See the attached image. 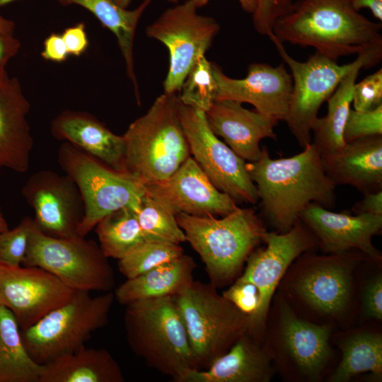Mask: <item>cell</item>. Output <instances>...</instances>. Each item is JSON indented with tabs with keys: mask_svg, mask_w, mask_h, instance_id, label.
<instances>
[{
	"mask_svg": "<svg viewBox=\"0 0 382 382\" xmlns=\"http://www.w3.org/2000/svg\"><path fill=\"white\" fill-rule=\"evenodd\" d=\"M303 149L274 159L262 146L260 158L246 163L262 215L272 231H289L311 204L328 209L335 205L336 186L327 175L318 151L312 143Z\"/></svg>",
	"mask_w": 382,
	"mask_h": 382,
	"instance_id": "cell-1",
	"label": "cell"
},
{
	"mask_svg": "<svg viewBox=\"0 0 382 382\" xmlns=\"http://www.w3.org/2000/svg\"><path fill=\"white\" fill-rule=\"evenodd\" d=\"M381 28L356 11L350 0H298L275 22L270 39L313 47L337 62L343 56L382 50Z\"/></svg>",
	"mask_w": 382,
	"mask_h": 382,
	"instance_id": "cell-2",
	"label": "cell"
},
{
	"mask_svg": "<svg viewBox=\"0 0 382 382\" xmlns=\"http://www.w3.org/2000/svg\"><path fill=\"white\" fill-rule=\"evenodd\" d=\"M175 217L186 242L204 264L209 282L217 289L232 284L238 277L267 232L253 208L238 207L219 219L184 213Z\"/></svg>",
	"mask_w": 382,
	"mask_h": 382,
	"instance_id": "cell-3",
	"label": "cell"
},
{
	"mask_svg": "<svg viewBox=\"0 0 382 382\" xmlns=\"http://www.w3.org/2000/svg\"><path fill=\"white\" fill-rule=\"evenodd\" d=\"M179 103L177 93L163 92L123 134L125 170L143 185L168 178L191 156Z\"/></svg>",
	"mask_w": 382,
	"mask_h": 382,
	"instance_id": "cell-4",
	"label": "cell"
},
{
	"mask_svg": "<svg viewBox=\"0 0 382 382\" xmlns=\"http://www.w3.org/2000/svg\"><path fill=\"white\" fill-rule=\"evenodd\" d=\"M124 326L132 351L148 366L175 381L195 369L185 325L173 296L125 305Z\"/></svg>",
	"mask_w": 382,
	"mask_h": 382,
	"instance_id": "cell-5",
	"label": "cell"
},
{
	"mask_svg": "<svg viewBox=\"0 0 382 382\" xmlns=\"http://www.w3.org/2000/svg\"><path fill=\"white\" fill-rule=\"evenodd\" d=\"M173 296L197 370L207 369L248 332L250 316L219 294L210 282L193 280Z\"/></svg>",
	"mask_w": 382,
	"mask_h": 382,
	"instance_id": "cell-6",
	"label": "cell"
},
{
	"mask_svg": "<svg viewBox=\"0 0 382 382\" xmlns=\"http://www.w3.org/2000/svg\"><path fill=\"white\" fill-rule=\"evenodd\" d=\"M114 301L112 291L91 296L90 292L75 291L67 302L21 330L29 355L43 365L84 346L93 332L108 323Z\"/></svg>",
	"mask_w": 382,
	"mask_h": 382,
	"instance_id": "cell-7",
	"label": "cell"
},
{
	"mask_svg": "<svg viewBox=\"0 0 382 382\" xmlns=\"http://www.w3.org/2000/svg\"><path fill=\"white\" fill-rule=\"evenodd\" d=\"M57 161L77 186L84 204L78 233L86 237L106 215L123 207L136 209L144 186L127 172L112 168L73 145L64 142Z\"/></svg>",
	"mask_w": 382,
	"mask_h": 382,
	"instance_id": "cell-8",
	"label": "cell"
},
{
	"mask_svg": "<svg viewBox=\"0 0 382 382\" xmlns=\"http://www.w3.org/2000/svg\"><path fill=\"white\" fill-rule=\"evenodd\" d=\"M22 265L40 267L74 291H112L115 275L99 244L85 237H52L36 226Z\"/></svg>",
	"mask_w": 382,
	"mask_h": 382,
	"instance_id": "cell-9",
	"label": "cell"
},
{
	"mask_svg": "<svg viewBox=\"0 0 382 382\" xmlns=\"http://www.w3.org/2000/svg\"><path fill=\"white\" fill-rule=\"evenodd\" d=\"M271 41L291 71L293 88L284 121L299 146L304 149L311 143V128L320 106L365 53L357 55L351 63L339 65L316 52L303 62L292 58L282 43L275 40Z\"/></svg>",
	"mask_w": 382,
	"mask_h": 382,
	"instance_id": "cell-10",
	"label": "cell"
},
{
	"mask_svg": "<svg viewBox=\"0 0 382 382\" xmlns=\"http://www.w3.org/2000/svg\"><path fill=\"white\" fill-rule=\"evenodd\" d=\"M178 115L190 154L212 184L236 203L258 202L257 188L247 171L245 161L214 134L205 112L180 100Z\"/></svg>",
	"mask_w": 382,
	"mask_h": 382,
	"instance_id": "cell-11",
	"label": "cell"
},
{
	"mask_svg": "<svg viewBox=\"0 0 382 382\" xmlns=\"http://www.w3.org/2000/svg\"><path fill=\"white\" fill-rule=\"evenodd\" d=\"M192 0L166 10L146 30L148 37L163 43L169 52L164 93H177L197 59L204 55L220 26L214 18L200 15Z\"/></svg>",
	"mask_w": 382,
	"mask_h": 382,
	"instance_id": "cell-12",
	"label": "cell"
},
{
	"mask_svg": "<svg viewBox=\"0 0 382 382\" xmlns=\"http://www.w3.org/2000/svg\"><path fill=\"white\" fill-rule=\"evenodd\" d=\"M263 242L265 246L253 250L243 273L238 277L253 284L259 291V306L250 317L248 329V333L259 342L277 286L293 262L318 244L315 236L300 219L287 232L267 231Z\"/></svg>",
	"mask_w": 382,
	"mask_h": 382,
	"instance_id": "cell-13",
	"label": "cell"
},
{
	"mask_svg": "<svg viewBox=\"0 0 382 382\" xmlns=\"http://www.w3.org/2000/svg\"><path fill=\"white\" fill-rule=\"evenodd\" d=\"M365 256L357 250L298 257L288 288L311 309L323 315L342 314L351 302L353 270Z\"/></svg>",
	"mask_w": 382,
	"mask_h": 382,
	"instance_id": "cell-14",
	"label": "cell"
},
{
	"mask_svg": "<svg viewBox=\"0 0 382 382\" xmlns=\"http://www.w3.org/2000/svg\"><path fill=\"white\" fill-rule=\"evenodd\" d=\"M74 292L40 267L0 263V306L11 312L21 330L67 302Z\"/></svg>",
	"mask_w": 382,
	"mask_h": 382,
	"instance_id": "cell-15",
	"label": "cell"
},
{
	"mask_svg": "<svg viewBox=\"0 0 382 382\" xmlns=\"http://www.w3.org/2000/svg\"><path fill=\"white\" fill-rule=\"evenodd\" d=\"M21 194L35 212L37 227L46 235L63 238L80 236L84 204L79 190L66 174L50 170L33 173Z\"/></svg>",
	"mask_w": 382,
	"mask_h": 382,
	"instance_id": "cell-16",
	"label": "cell"
},
{
	"mask_svg": "<svg viewBox=\"0 0 382 382\" xmlns=\"http://www.w3.org/2000/svg\"><path fill=\"white\" fill-rule=\"evenodd\" d=\"M144 186L148 195L175 215L223 216L238 207L212 184L192 156L168 178Z\"/></svg>",
	"mask_w": 382,
	"mask_h": 382,
	"instance_id": "cell-17",
	"label": "cell"
},
{
	"mask_svg": "<svg viewBox=\"0 0 382 382\" xmlns=\"http://www.w3.org/2000/svg\"><path fill=\"white\" fill-rule=\"evenodd\" d=\"M212 67L216 85L214 100L247 103L266 116L284 121L293 80L283 63L276 66L266 63H253L248 68L247 76L241 79L228 77L215 63H212Z\"/></svg>",
	"mask_w": 382,
	"mask_h": 382,
	"instance_id": "cell-18",
	"label": "cell"
},
{
	"mask_svg": "<svg viewBox=\"0 0 382 382\" xmlns=\"http://www.w3.org/2000/svg\"><path fill=\"white\" fill-rule=\"evenodd\" d=\"M278 311L275 342L282 364L300 379H318L331 357L330 327L300 318L284 301Z\"/></svg>",
	"mask_w": 382,
	"mask_h": 382,
	"instance_id": "cell-19",
	"label": "cell"
},
{
	"mask_svg": "<svg viewBox=\"0 0 382 382\" xmlns=\"http://www.w3.org/2000/svg\"><path fill=\"white\" fill-rule=\"evenodd\" d=\"M299 219L313 233L325 253L357 250L374 261L381 260V253L374 245L372 238L381 231L382 215H350L311 204L300 213Z\"/></svg>",
	"mask_w": 382,
	"mask_h": 382,
	"instance_id": "cell-20",
	"label": "cell"
},
{
	"mask_svg": "<svg viewBox=\"0 0 382 382\" xmlns=\"http://www.w3.org/2000/svg\"><path fill=\"white\" fill-rule=\"evenodd\" d=\"M241 104L231 100H215L205 117L215 135L221 137L241 158L254 162L261 156V140L277 139L274 128L279 121Z\"/></svg>",
	"mask_w": 382,
	"mask_h": 382,
	"instance_id": "cell-21",
	"label": "cell"
},
{
	"mask_svg": "<svg viewBox=\"0 0 382 382\" xmlns=\"http://www.w3.org/2000/svg\"><path fill=\"white\" fill-rule=\"evenodd\" d=\"M30 105L16 78L0 83V168L24 173L34 141L27 115Z\"/></svg>",
	"mask_w": 382,
	"mask_h": 382,
	"instance_id": "cell-22",
	"label": "cell"
},
{
	"mask_svg": "<svg viewBox=\"0 0 382 382\" xmlns=\"http://www.w3.org/2000/svg\"><path fill=\"white\" fill-rule=\"evenodd\" d=\"M51 132L107 166L125 170V142L123 135L112 132L88 112L64 110L52 122Z\"/></svg>",
	"mask_w": 382,
	"mask_h": 382,
	"instance_id": "cell-23",
	"label": "cell"
},
{
	"mask_svg": "<svg viewBox=\"0 0 382 382\" xmlns=\"http://www.w3.org/2000/svg\"><path fill=\"white\" fill-rule=\"evenodd\" d=\"M272 376L270 354L246 332L207 369H189L175 382H268Z\"/></svg>",
	"mask_w": 382,
	"mask_h": 382,
	"instance_id": "cell-24",
	"label": "cell"
},
{
	"mask_svg": "<svg viewBox=\"0 0 382 382\" xmlns=\"http://www.w3.org/2000/svg\"><path fill=\"white\" fill-rule=\"evenodd\" d=\"M321 160L335 186L349 185L362 194L382 190V135L346 143L340 154Z\"/></svg>",
	"mask_w": 382,
	"mask_h": 382,
	"instance_id": "cell-25",
	"label": "cell"
},
{
	"mask_svg": "<svg viewBox=\"0 0 382 382\" xmlns=\"http://www.w3.org/2000/svg\"><path fill=\"white\" fill-rule=\"evenodd\" d=\"M382 57V50L364 54L360 62L344 77L329 98L328 112L323 117H317L311 132V143L318 151L322 159L332 158L345 147L343 131L351 109L353 87L359 70L374 66Z\"/></svg>",
	"mask_w": 382,
	"mask_h": 382,
	"instance_id": "cell-26",
	"label": "cell"
},
{
	"mask_svg": "<svg viewBox=\"0 0 382 382\" xmlns=\"http://www.w3.org/2000/svg\"><path fill=\"white\" fill-rule=\"evenodd\" d=\"M115 359L107 349L88 348L59 357L41 365L39 382H124Z\"/></svg>",
	"mask_w": 382,
	"mask_h": 382,
	"instance_id": "cell-27",
	"label": "cell"
},
{
	"mask_svg": "<svg viewBox=\"0 0 382 382\" xmlns=\"http://www.w3.org/2000/svg\"><path fill=\"white\" fill-rule=\"evenodd\" d=\"M197 265L185 253L121 284L114 292L121 305L152 298L173 296L194 280Z\"/></svg>",
	"mask_w": 382,
	"mask_h": 382,
	"instance_id": "cell-28",
	"label": "cell"
},
{
	"mask_svg": "<svg viewBox=\"0 0 382 382\" xmlns=\"http://www.w3.org/2000/svg\"><path fill=\"white\" fill-rule=\"evenodd\" d=\"M63 6L76 4L93 13L102 25L115 35L126 64L128 78L134 86L139 100L137 81L134 72L133 45L138 22L152 0H144L134 10H127L115 0H57Z\"/></svg>",
	"mask_w": 382,
	"mask_h": 382,
	"instance_id": "cell-29",
	"label": "cell"
},
{
	"mask_svg": "<svg viewBox=\"0 0 382 382\" xmlns=\"http://www.w3.org/2000/svg\"><path fill=\"white\" fill-rule=\"evenodd\" d=\"M342 360L330 378L331 382H346L362 373L372 379L382 378V335L378 332L358 330L340 341Z\"/></svg>",
	"mask_w": 382,
	"mask_h": 382,
	"instance_id": "cell-30",
	"label": "cell"
},
{
	"mask_svg": "<svg viewBox=\"0 0 382 382\" xmlns=\"http://www.w3.org/2000/svg\"><path fill=\"white\" fill-rule=\"evenodd\" d=\"M40 371L24 346L13 315L0 306V382H39Z\"/></svg>",
	"mask_w": 382,
	"mask_h": 382,
	"instance_id": "cell-31",
	"label": "cell"
},
{
	"mask_svg": "<svg viewBox=\"0 0 382 382\" xmlns=\"http://www.w3.org/2000/svg\"><path fill=\"white\" fill-rule=\"evenodd\" d=\"M99 245L108 258H122L145 240L134 209L126 207L104 216L96 226Z\"/></svg>",
	"mask_w": 382,
	"mask_h": 382,
	"instance_id": "cell-32",
	"label": "cell"
},
{
	"mask_svg": "<svg viewBox=\"0 0 382 382\" xmlns=\"http://www.w3.org/2000/svg\"><path fill=\"white\" fill-rule=\"evenodd\" d=\"M134 212L145 241L175 244L186 242L175 215L146 192Z\"/></svg>",
	"mask_w": 382,
	"mask_h": 382,
	"instance_id": "cell-33",
	"label": "cell"
},
{
	"mask_svg": "<svg viewBox=\"0 0 382 382\" xmlns=\"http://www.w3.org/2000/svg\"><path fill=\"white\" fill-rule=\"evenodd\" d=\"M183 253L180 244L144 241L118 260V268L122 275L131 279L170 262Z\"/></svg>",
	"mask_w": 382,
	"mask_h": 382,
	"instance_id": "cell-34",
	"label": "cell"
},
{
	"mask_svg": "<svg viewBox=\"0 0 382 382\" xmlns=\"http://www.w3.org/2000/svg\"><path fill=\"white\" fill-rule=\"evenodd\" d=\"M216 88L212 62L201 55L185 78L179 98L182 103L205 112L214 100Z\"/></svg>",
	"mask_w": 382,
	"mask_h": 382,
	"instance_id": "cell-35",
	"label": "cell"
},
{
	"mask_svg": "<svg viewBox=\"0 0 382 382\" xmlns=\"http://www.w3.org/2000/svg\"><path fill=\"white\" fill-rule=\"evenodd\" d=\"M35 226L34 219L27 216L13 229L7 228L0 233L1 264L9 266L23 265Z\"/></svg>",
	"mask_w": 382,
	"mask_h": 382,
	"instance_id": "cell-36",
	"label": "cell"
},
{
	"mask_svg": "<svg viewBox=\"0 0 382 382\" xmlns=\"http://www.w3.org/2000/svg\"><path fill=\"white\" fill-rule=\"evenodd\" d=\"M376 135H382V104L367 111L351 108L343 131L345 144Z\"/></svg>",
	"mask_w": 382,
	"mask_h": 382,
	"instance_id": "cell-37",
	"label": "cell"
},
{
	"mask_svg": "<svg viewBox=\"0 0 382 382\" xmlns=\"http://www.w3.org/2000/svg\"><path fill=\"white\" fill-rule=\"evenodd\" d=\"M293 4L292 0H257L253 13V25L257 32L270 38L272 37L275 22L291 11Z\"/></svg>",
	"mask_w": 382,
	"mask_h": 382,
	"instance_id": "cell-38",
	"label": "cell"
},
{
	"mask_svg": "<svg viewBox=\"0 0 382 382\" xmlns=\"http://www.w3.org/2000/svg\"><path fill=\"white\" fill-rule=\"evenodd\" d=\"M354 110H371L382 104V69L366 76L353 87L352 102Z\"/></svg>",
	"mask_w": 382,
	"mask_h": 382,
	"instance_id": "cell-39",
	"label": "cell"
},
{
	"mask_svg": "<svg viewBox=\"0 0 382 382\" xmlns=\"http://www.w3.org/2000/svg\"><path fill=\"white\" fill-rule=\"evenodd\" d=\"M222 295L250 317L259 306L260 294L257 287L249 282L238 278Z\"/></svg>",
	"mask_w": 382,
	"mask_h": 382,
	"instance_id": "cell-40",
	"label": "cell"
},
{
	"mask_svg": "<svg viewBox=\"0 0 382 382\" xmlns=\"http://www.w3.org/2000/svg\"><path fill=\"white\" fill-rule=\"evenodd\" d=\"M362 312L365 317L381 321L382 276L377 273L365 284L361 296Z\"/></svg>",
	"mask_w": 382,
	"mask_h": 382,
	"instance_id": "cell-41",
	"label": "cell"
},
{
	"mask_svg": "<svg viewBox=\"0 0 382 382\" xmlns=\"http://www.w3.org/2000/svg\"><path fill=\"white\" fill-rule=\"evenodd\" d=\"M69 55L80 56L88 47V40L83 23L66 28L62 34Z\"/></svg>",
	"mask_w": 382,
	"mask_h": 382,
	"instance_id": "cell-42",
	"label": "cell"
},
{
	"mask_svg": "<svg viewBox=\"0 0 382 382\" xmlns=\"http://www.w3.org/2000/svg\"><path fill=\"white\" fill-rule=\"evenodd\" d=\"M20 47L21 42L13 34L0 33V83L8 77L6 64L18 53Z\"/></svg>",
	"mask_w": 382,
	"mask_h": 382,
	"instance_id": "cell-43",
	"label": "cell"
},
{
	"mask_svg": "<svg viewBox=\"0 0 382 382\" xmlns=\"http://www.w3.org/2000/svg\"><path fill=\"white\" fill-rule=\"evenodd\" d=\"M41 56L45 60L55 62L67 59L69 53L62 35L53 33L45 40Z\"/></svg>",
	"mask_w": 382,
	"mask_h": 382,
	"instance_id": "cell-44",
	"label": "cell"
},
{
	"mask_svg": "<svg viewBox=\"0 0 382 382\" xmlns=\"http://www.w3.org/2000/svg\"><path fill=\"white\" fill-rule=\"evenodd\" d=\"M363 195L364 197L353 205L352 212L354 214L382 215V190L366 192Z\"/></svg>",
	"mask_w": 382,
	"mask_h": 382,
	"instance_id": "cell-45",
	"label": "cell"
},
{
	"mask_svg": "<svg viewBox=\"0 0 382 382\" xmlns=\"http://www.w3.org/2000/svg\"><path fill=\"white\" fill-rule=\"evenodd\" d=\"M350 2L356 11L369 8L375 18L382 21V0H350Z\"/></svg>",
	"mask_w": 382,
	"mask_h": 382,
	"instance_id": "cell-46",
	"label": "cell"
},
{
	"mask_svg": "<svg viewBox=\"0 0 382 382\" xmlns=\"http://www.w3.org/2000/svg\"><path fill=\"white\" fill-rule=\"evenodd\" d=\"M197 8L206 5L210 0H192ZM243 11L249 13H253L257 7V0H238Z\"/></svg>",
	"mask_w": 382,
	"mask_h": 382,
	"instance_id": "cell-47",
	"label": "cell"
},
{
	"mask_svg": "<svg viewBox=\"0 0 382 382\" xmlns=\"http://www.w3.org/2000/svg\"><path fill=\"white\" fill-rule=\"evenodd\" d=\"M15 23L1 16L0 13V33L13 34Z\"/></svg>",
	"mask_w": 382,
	"mask_h": 382,
	"instance_id": "cell-48",
	"label": "cell"
},
{
	"mask_svg": "<svg viewBox=\"0 0 382 382\" xmlns=\"http://www.w3.org/2000/svg\"><path fill=\"white\" fill-rule=\"evenodd\" d=\"M8 228L7 223L4 218L0 219V233Z\"/></svg>",
	"mask_w": 382,
	"mask_h": 382,
	"instance_id": "cell-49",
	"label": "cell"
},
{
	"mask_svg": "<svg viewBox=\"0 0 382 382\" xmlns=\"http://www.w3.org/2000/svg\"><path fill=\"white\" fill-rule=\"evenodd\" d=\"M119 5L124 8H127V6L130 4L131 0H115Z\"/></svg>",
	"mask_w": 382,
	"mask_h": 382,
	"instance_id": "cell-50",
	"label": "cell"
},
{
	"mask_svg": "<svg viewBox=\"0 0 382 382\" xmlns=\"http://www.w3.org/2000/svg\"><path fill=\"white\" fill-rule=\"evenodd\" d=\"M17 0H0V7Z\"/></svg>",
	"mask_w": 382,
	"mask_h": 382,
	"instance_id": "cell-51",
	"label": "cell"
},
{
	"mask_svg": "<svg viewBox=\"0 0 382 382\" xmlns=\"http://www.w3.org/2000/svg\"><path fill=\"white\" fill-rule=\"evenodd\" d=\"M170 2H172V3H177L179 0H167Z\"/></svg>",
	"mask_w": 382,
	"mask_h": 382,
	"instance_id": "cell-52",
	"label": "cell"
},
{
	"mask_svg": "<svg viewBox=\"0 0 382 382\" xmlns=\"http://www.w3.org/2000/svg\"><path fill=\"white\" fill-rule=\"evenodd\" d=\"M4 216H3V214L1 212V207H0V219H3Z\"/></svg>",
	"mask_w": 382,
	"mask_h": 382,
	"instance_id": "cell-53",
	"label": "cell"
}]
</instances>
